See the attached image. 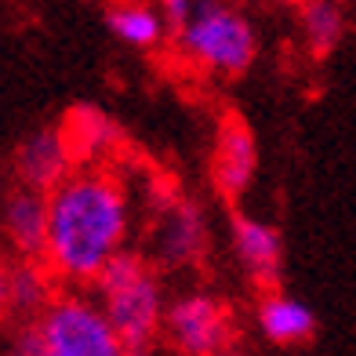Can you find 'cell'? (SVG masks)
Here are the masks:
<instances>
[{
	"instance_id": "obj_13",
	"label": "cell",
	"mask_w": 356,
	"mask_h": 356,
	"mask_svg": "<svg viewBox=\"0 0 356 356\" xmlns=\"http://www.w3.org/2000/svg\"><path fill=\"white\" fill-rule=\"evenodd\" d=\"M109 33L135 51H153L168 37V19L149 0H124L109 11Z\"/></svg>"
},
{
	"instance_id": "obj_5",
	"label": "cell",
	"mask_w": 356,
	"mask_h": 356,
	"mask_svg": "<svg viewBox=\"0 0 356 356\" xmlns=\"http://www.w3.org/2000/svg\"><path fill=\"white\" fill-rule=\"evenodd\" d=\"M160 331L182 356H225V346L233 338V320L215 295L186 291L175 302H168Z\"/></svg>"
},
{
	"instance_id": "obj_8",
	"label": "cell",
	"mask_w": 356,
	"mask_h": 356,
	"mask_svg": "<svg viewBox=\"0 0 356 356\" xmlns=\"http://www.w3.org/2000/svg\"><path fill=\"white\" fill-rule=\"evenodd\" d=\"M254 171H258V145L251 131L236 120H225L215 138V156H211L215 186L225 197H240L254 182Z\"/></svg>"
},
{
	"instance_id": "obj_4",
	"label": "cell",
	"mask_w": 356,
	"mask_h": 356,
	"mask_svg": "<svg viewBox=\"0 0 356 356\" xmlns=\"http://www.w3.org/2000/svg\"><path fill=\"white\" fill-rule=\"evenodd\" d=\"M33 342L47 356H135L88 295H58L37 313Z\"/></svg>"
},
{
	"instance_id": "obj_7",
	"label": "cell",
	"mask_w": 356,
	"mask_h": 356,
	"mask_svg": "<svg viewBox=\"0 0 356 356\" xmlns=\"http://www.w3.org/2000/svg\"><path fill=\"white\" fill-rule=\"evenodd\" d=\"M70 171H73V153L62 127H40V131L26 135L19 153H15V175H19V186L26 189L51 193Z\"/></svg>"
},
{
	"instance_id": "obj_1",
	"label": "cell",
	"mask_w": 356,
	"mask_h": 356,
	"mask_svg": "<svg viewBox=\"0 0 356 356\" xmlns=\"http://www.w3.org/2000/svg\"><path fill=\"white\" fill-rule=\"evenodd\" d=\"M135 204L127 182L109 168H73L47 193L44 269L66 284H95L127 251Z\"/></svg>"
},
{
	"instance_id": "obj_9",
	"label": "cell",
	"mask_w": 356,
	"mask_h": 356,
	"mask_svg": "<svg viewBox=\"0 0 356 356\" xmlns=\"http://www.w3.org/2000/svg\"><path fill=\"white\" fill-rule=\"evenodd\" d=\"M0 229H4L8 244L22 258L44 254V236H47V193L37 189H11L0 207Z\"/></svg>"
},
{
	"instance_id": "obj_11",
	"label": "cell",
	"mask_w": 356,
	"mask_h": 356,
	"mask_svg": "<svg viewBox=\"0 0 356 356\" xmlns=\"http://www.w3.org/2000/svg\"><path fill=\"white\" fill-rule=\"evenodd\" d=\"M62 135H66V145L73 153V164H80V168H102V160L120 145L117 124L91 106L73 109L66 127H62Z\"/></svg>"
},
{
	"instance_id": "obj_6",
	"label": "cell",
	"mask_w": 356,
	"mask_h": 356,
	"mask_svg": "<svg viewBox=\"0 0 356 356\" xmlns=\"http://www.w3.org/2000/svg\"><path fill=\"white\" fill-rule=\"evenodd\" d=\"M149 197L156 207V222L149 233V254L160 266H189L193 258L204 254L207 244V222L197 204L175 197L164 186H149Z\"/></svg>"
},
{
	"instance_id": "obj_19",
	"label": "cell",
	"mask_w": 356,
	"mask_h": 356,
	"mask_svg": "<svg viewBox=\"0 0 356 356\" xmlns=\"http://www.w3.org/2000/svg\"><path fill=\"white\" fill-rule=\"evenodd\" d=\"M280 4H284V0H280Z\"/></svg>"
},
{
	"instance_id": "obj_3",
	"label": "cell",
	"mask_w": 356,
	"mask_h": 356,
	"mask_svg": "<svg viewBox=\"0 0 356 356\" xmlns=\"http://www.w3.org/2000/svg\"><path fill=\"white\" fill-rule=\"evenodd\" d=\"M178 26V51L189 66L218 76L244 73L258 55V33L229 0H197Z\"/></svg>"
},
{
	"instance_id": "obj_14",
	"label": "cell",
	"mask_w": 356,
	"mask_h": 356,
	"mask_svg": "<svg viewBox=\"0 0 356 356\" xmlns=\"http://www.w3.org/2000/svg\"><path fill=\"white\" fill-rule=\"evenodd\" d=\"M51 273L37 262H22L8 269V309L15 313H40L51 302Z\"/></svg>"
},
{
	"instance_id": "obj_18",
	"label": "cell",
	"mask_w": 356,
	"mask_h": 356,
	"mask_svg": "<svg viewBox=\"0 0 356 356\" xmlns=\"http://www.w3.org/2000/svg\"><path fill=\"white\" fill-rule=\"evenodd\" d=\"M8 309V269L0 266V313Z\"/></svg>"
},
{
	"instance_id": "obj_10",
	"label": "cell",
	"mask_w": 356,
	"mask_h": 356,
	"mask_svg": "<svg viewBox=\"0 0 356 356\" xmlns=\"http://www.w3.org/2000/svg\"><path fill=\"white\" fill-rule=\"evenodd\" d=\"M233 254L240 258V266H244L254 280L269 284L280 273V254H284L280 233L262 218L236 215L233 218Z\"/></svg>"
},
{
	"instance_id": "obj_12",
	"label": "cell",
	"mask_w": 356,
	"mask_h": 356,
	"mask_svg": "<svg viewBox=\"0 0 356 356\" xmlns=\"http://www.w3.org/2000/svg\"><path fill=\"white\" fill-rule=\"evenodd\" d=\"M258 331L277 346H298L316 331V316L291 295H266L258 302Z\"/></svg>"
},
{
	"instance_id": "obj_2",
	"label": "cell",
	"mask_w": 356,
	"mask_h": 356,
	"mask_svg": "<svg viewBox=\"0 0 356 356\" xmlns=\"http://www.w3.org/2000/svg\"><path fill=\"white\" fill-rule=\"evenodd\" d=\"M95 287H99L95 302L113 323V331L120 334V342L131 353L149 349L153 338L160 334L164 309H168L164 284L153 273V266L142 254L124 251L99 273Z\"/></svg>"
},
{
	"instance_id": "obj_17",
	"label": "cell",
	"mask_w": 356,
	"mask_h": 356,
	"mask_svg": "<svg viewBox=\"0 0 356 356\" xmlns=\"http://www.w3.org/2000/svg\"><path fill=\"white\" fill-rule=\"evenodd\" d=\"M11 356H47V353H44V349H40V346L33 342V334H26L22 342L15 346V353H11Z\"/></svg>"
},
{
	"instance_id": "obj_15",
	"label": "cell",
	"mask_w": 356,
	"mask_h": 356,
	"mask_svg": "<svg viewBox=\"0 0 356 356\" xmlns=\"http://www.w3.org/2000/svg\"><path fill=\"white\" fill-rule=\"evenodd\" d=\"M346 33V15L334 0H305L302 4V37L316 55H327Z\"/></svg>"
},
{
	"instance_id": "obj_16",
	"label": "cell",
	"mask_w": 356,
	"mask_h": 356,
	"mask_svg": "<svg viewBox=\"0 0 356 356\" xmlns=\"http://www.w3.org/2000/svg\"><path fill=\"white\" fill-rule=\"evenodd\" d=\"M153 4L164 11V19H168V22H182L186 15H189V8L197 4V0H153Z\"/></svg>"
}]
</instances>
